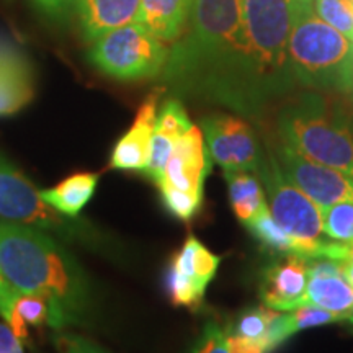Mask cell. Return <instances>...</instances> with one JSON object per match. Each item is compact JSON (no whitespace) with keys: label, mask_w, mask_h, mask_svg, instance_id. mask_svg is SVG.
I'll list each match as a JSON object with an SVG mask.
<instances>
[{"label":"cell","mask_w":353,"mask_h":353,"mask_svg":"<svg viewBox=\"0 0 353 353\" xmlns=\"http://www.w3.org/2000/svg\"><path fill=\"white\" fill-rule=\"evenodd\" d=\"M164 81L244 117L262 113L276 100L247 38L242 0H193L187 28L169 52Z\"/></svg>","instance_id":"obj_1"},{"label":"cell","mask_w":353,"mask_h":353,"mask_svg":"<svg viewBox=\"0 0 353 353\" xmlns=\"http://www.w3.org/2000/svg\"><path fill=\"white\" fill-rule=\"evenodd\" d=\"M0 273L12 288L56 301L69 324H82L90 316V280L63 241L51 234L0 219Z\"/></svg>","instance_id":"obj_2"},{"label":"cell","mask_w":353,"mask_h":353,"mask_svg":"<svg viewBox=\"0 0 353 353\" xmlns=\"http://www.w3.org/2000/svg\"><path fill=\"white\" fill-rule=\"evenodd\" d=\"M276 130L280 139L303 156L353 180V123L337 100L303 92L280 110Z\"/></svg>","instance_id":"obj_3"},{"label":"cell","mask_w":353,"mask_h":353,"mask_svg":"<svg viewBox=\"0 0 353 353\" xmlns=\"http://www.w3.org/2000/svg\"><path fill=\"white\" fill-rule=\"evenodd\" d=\"M288 57L296 85L335 94L353 90V39L319 19L312 6L291 32Z\"/></svg>","instance_id":"obj_4"},{"label":"cell","mask_w":353,"mask_h":353,"mask_svg":"<svg viewBox=\"0 0 353 353\" xmlns=\"http://www.w3.org/2000/svg\"><path fill=\"white\" fill-rule=\"evenodd\" d=\"M312 0H242V19L250 48L276 99L296 85L290 68L288 43L301 13Z\"/></svg>","instance_id":"obj_5"},{"label":"cell","mask_w":353,"mask_h":353,"mask_svg":"<svg viewBox=\"0 0 353 353\" xmlns=\"http://www.w3.org/2000/svg\"><path fill=\"white\" fill-rule=\"evenodd\" d=\"M0 218L23 224L65 242L87 245L101 244L103 239L83 221L57 213L39 195V190L15 165L0 154Z\"/></svg>","instance_id":"obj_6"},{"label":"cell","mask_w":353,"mask_h":353,"mask_svg":"<svg viewBox=\"0 0 353 353\" xmlns=\"http://www.w3.org/2000/svg\"><path fill=\"white\" fill-rule=\"evenodd\" d=\"M169 46L139 21L118 26L95 39L88 50L92 65L123 82L154 79L164 72Z\"/></svg>","instance_id":"obj_7"},{"label":"cell","mask_w":353,"mask_h":353,"mask_svg":"<svg viewBox=\"0 0 353 353\" xmlns=\"http://www.w3.org/2000/svg\"><path fill=\"white\" fill-rule=\"evenodd\" d=\"M257 175L267 193L268 210L276 223L298 239L324 242L321 206L290 182L278 165L272 148L262 156Z\"/></svg>","instance_id":"obj_8"},{"label":"cell","mask_w":353,"mask_h":353,"mask_svg":"<svg viewBox=\"0 0 353 353\" xmlns=\"http://www.w3.org/2000/svg\"><path fill=\"white\" fill-rule=\"evenodd\" d=\"M201 131L211 159L224 172L250 170L257 174L263 152L257 134L245 120L228 113H213L201 120Z\"/></svg>","instance_id":"obj_9"},{"label":"cell","mask_w":353,"mask_h":353,"mask_svg":"<svg viewBox=\"0 0 353 353\" xmlns=\"http://www.w3.org/2000/svg\"><path fill=\"white\" fill-rule=\"evenodd\" d=\"M272 151L290 182L321 208L347 200L353 201V180L343 172L303 156L281 139L273 145Z\"/></svg>","instance_id":"obj_10"},{"label":"cell","mask_w":353,"mask_h":353,"mask_svg":"<svg viewBox=\"0 0 353 353\" xmlns=\"http://www.w3.org/2000/svg\"><path fill=\"white\" fill-rule=\"evenodd\" d=\"M211 165H213V159L210 156L203 131L193 125L176 139L157 187L203 193Z\"/></svg>","instance_id":"obj_11"},{"label":"cell","mask_w":353,"mask_h":353,"mask_svg":"<svg viewBox=\"0 0 353 353\" xmlns=\"http://www.w3.org/2000/svg\"><path fill=\"white\" fill-rule=\"evenodd\" d=\"M0 316L7 322L13 334L25 342L32 327H48L63 330L69 321L59 304L51 298L34 293H21L6 283L0 296Z\"/></svg>","instance_id":"obj_12"},{"label":"cell","mask_w":353,"mask_h":353,"mask_svg":"<svg viewBox=\"0 0 353 353\" xmlns=\"http://www.w3.org/2000/svg\"><path fill=\"white\" fill-rule=\"evenodd\" d=\"M307 260L288 255L265 268L260 298L263 306L275 311H293L306 306Z\"/></svg>","instance_id":"obj_13"},{"label":"cell","mask_w":353,"mask_h":353,"mask_svg":"<svg viewBox=\"0 0 353 353\" xmlns=\"http://www.w3.org/2000/svg\"><path fill=\"white\" fill-rule=\"evenodd\" d=\"M307 260L306 304L345 314L353 304V285L343 272V262L329 257Z\"/></svg>","instance_id":"obj_14"},{"label":"cell","mask_w":353,"mask_h":353,"mask_svg":"<svg viewBox=\"0 0 353 353\" xmlns=\"http://www.w3.org/2000/svg\"><path fill=\"white\" fill-rule=\"evenodd\" d=\"M161 94V88L154 90L141 103L131 128L114 145L112 159H110V165L113 169L144 172L149 162V156H151V143L154 128H156Z\"/></svg>","instance_id":"obj_15"},{"label":"cell","mask_w":353,"mask_h":353,"mask_svg":"<svg viewBox=\"0 0 353 353\" xmlns=\"http://www.w3.org/2000/svg\"><path fill=\"white\" fill-rule=\"evenodd\" d=\"M34 95V72L23 51L0 37V117L17 113Z\"/></svg>","instance_id":"obj_16"},{"label":"cell","mask_w":353,"mask_h":353,"mask_svg":"<svg viewBox=\"0 0 353 353\" xmlns=\"http://www.w3.org/2000/svg\"><path fill=\"white\" fill-rule=\"evenodd\" d=\"M193 123L190 121L187 110L179 100L170 99L165 100L164 105L159 108L156 128H154L152 143H151V156L145 165L143 174L159 183L162 174H164L165 164L169 161L176 139L185 134Z\"/></svg>","instance_id":"obj_17"},{"label":"cell","mask_w":353,"mask_h":353,"mask_svg":"<svg viewBox=\"0 0 353 353\" xmlns=\"http://www.w3.org/2000/svg\"><path fill=\"white\" fill-rule=\"evenodd\" d=\"M141 0H76L81 33L94 43L118 26L138 21Z\"/></svg>","instance_id":"obj_18"},{"label":"cell","mask_w":353,"mask_h":353,"mask_svg":"<svg viewBox=\"0 0 353 353\" xmlns=\"http://www.w3.org/2000/svg\"><path fill=\"white\" fill-rule=\"evenodd\" d=\"M244 226L267 252L280 254L285 255V257L294 255V257L303 259H316L324 255V245L327 241L309 242L291 236L288 231H285L276 223V219L273 218L270 210H268V205L255 218L247 221Z\"/></svg>","instance_id":"obj_19"},{"label":"cell","mask_w":353,"mask_h":353,"mask_svg":"<svg viewBox=\"0 0 353 353\" xmlns=\"http://www.w3.org/2000/svg\"><path fill=\"white\" fill-rule=\"evenodd\" d=\"M193 0H141L138 21L164 43H175L187 28Z\"/></svg>","instance_id":"obj_20"},{"label":"cell","mask_w":353,"mask_h":353,"mask_svg":"<svg viewBox=\"0 0 353 353\" xmlns=\"http://www.w3.org/2000/svg\"><path fill=\"white\" fill-rule=\"evenodd\" d=\"M97 183H99V175L83 172V174L70 175L56 187L39 190V195L57 213L68 218H77L83 206L94 196Z\"/></svg>","instance_id":"obj_21"},{"label":"cell","mask_w":353,"mask_h":353,"mask_svg":"<svg viewBox=\"0 0 353 353\" xmlns=\"http://www.w3.org/2000/svg\"><path fill=\"white\" fill-rule=\"evenodd\" d=\"M224 179L228 183L229 203H231L234 214L242 224L255 218L267 206V196H265L262 182L255 172H224Z\"/></svg>","instance_id":"obj_22"},{"label":"cell","mask_w":353,"mask_h":353,"mask_svg":"<svg viewBox=\"0 0 353 353\" xmlns=\"http://www.w3.org/2000/svg\"><path fill=\"white\" fill-rule=\"evenodd\" d=\"M322 210V231L332 242L353 244V201H341Z\"/></svg>","instance_id":"obj_23"},{"label":"cell","mask_w":353,"mask_h":353,"mask_svg":"<svg viewBox=\"0 0 353 353\" xmlns=\"http://www.w3.org/2000/svg\"><path fill=\"white\" fill-rule=\"evenodd\" d=\"M276 312L278 311H275V309H270L267 306L250 307L242 312V314L237 316L236 321L224 330H226L228 334L239 335V337L267 342L268 329H270V324L273 317L276 316ZM268 350H270V348H268Z\"/></svg>","instance_id":"obj_24"},{"label":"cell","mask_w":353,"mask_h":353,"mask_svg":"<svg viewBox=\"0 0 353 353\" xmlns=\"http://www.w3.org/2000/svg\"><path fill=\"white\" fill-rule=\"evenodd\" d=\"M312 10L325 23L353 39V0H312Z\"/></svg>","instance_id":"obj_25"},{"label":"cell","mask_w":353,"mask_h":353,"mask_svg":"<svg viewBox=\"0 0 353 353\" xmlns=\"http://www.w3.org/2000/svg\"><path fill=\"white\" fill-rule=\"evenodd\" d=\"M159 190H161L162 201H164L165 208L179 219L190 221L195 218V214L200 211L203 193L182 192V190H175L170 187H159Z\"/></svg>","instance_id":"obj_26"},{"label":"cell","mask_w":353,"mask_h":353,"mask_svg":"<svg viewBox=\"0 0 353 353\" xmlns=\"http://www.w3.org/2000/svg\"><path fill=\"white\" fill-rule=\"evenodd\" d=\"M190 353H231L224 329L216 321L206 322Z\"/></svg>","instance_id":"obj_27"},{"label":"cell","mask_w":353,"mask_h":353,"mask_svg":"<svg viewBox=\"0 0 353 353\" xmlns=\"http://www.w3.org/2000/svg\"><path fill=\"white\" fill-rule=\"evenodd\" d=\"M56 347L59 353H110L83 335L59 330L56 335Z\"/></svg>","instance_id":"obj_28"},{"label":"cell","mask_w":353,"mask_h":353,"mask_svg":"<svg viewBox=\"0 0 353 353\" xmlns=\"http://www.w3.org/2000/svg\"><path fill=\"white\" fill-rule=\"evenodd\" d=\"M226 342L231 353H270L267 342L263 341H252V339L239 337V335L226 332Z\"/></svg>","instance_id":"obj_29"},{"label":"cell","mask_w":353,"mask_h":353,"mask_svg":"<svg viewBox=\"0 0 353 353\" xmlns=\"http://www.w3.org/2000/svg\"><path fill=\"white\" fill-rule=\"evenodd\" d=\"M34 6L52 19H59L76 6V0H33Z\"/></svg>","instance_id":"obj_30"},{"label":"cell","mask_w":353,"mask_h":353,"mask_svg":"<svg viewBox=\"0 0 353 353\" xmlns=\"http://www.w3.org/2000/svg\"><path fill=\"white\" fill-rule=\"evenodd\" d=\"M0 353H25L23 342L13 334L7 322H0Z\"/></svg>","instance_id":"obj_31"},{"label":"cell","mask_w":353,"mask_h":353,"mask_svg":"<svg viewBox=\"0 0 353 353\" xmlns=\"http://www.w3.org/2000/svg\"><path fill=\"white\" fill-rule=\"evenodd\" d=\"M343 272H345V276L348 278V281L353 285V263L343 262Z\"/></svg>","instance_id":"obj_32"},{"label":"cell","mask_w":353,"mask_h":353,"mask_svg":"<svg viewBox=\"0 0 353 353\" xmlns=\"http://www.w3.org/2000/svg\"><path fill=\"white\" fill-rule=\"evenodd\" d=\"M343 322H350V324H353V304H352V307L345 312V314H343Z\"/></svg>","instance_id":"obj_33"},{"label":"cell","mask_w":353,"mask_h":353,"mask_svg":"<svg viewBox=\"0 0 353 353\" xmlns=\"http://www.w3.org/2000/svg\"><path fill=\"white\" fill-rule=\"evenodd\" d=\"M3 290H6V280L2 278V273H0V296H2Z\"/></svg>","instance_id":"obj_34"}]
</instances>
